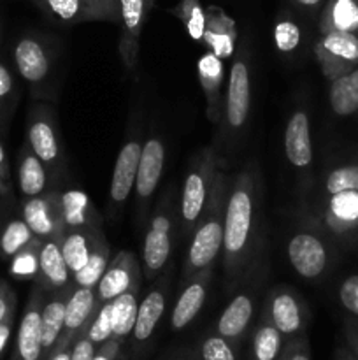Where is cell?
Instances as JSON below:
<instances>
[{"label": "cell", "instance_id": "obj_1", "mask_svg": "<svg viewBox=\"0 0 358 360\" xmlns=\"http://www.w3.org/2000/svg\"><path fill=\"white\" fill-rule=\"evenodd\" d=\"M262 183L255 164L239 171L228 185L223 227V260L227 287H234L253 266L260 245Z\"/></svg>", "mask_w": 358, "mask_h": 360}, {"label": "cell", "instance_id": "obj_2", "mask_svg": "<svg viewBox=\"0 0 358 360\" xmlns=\"http://www.w3.org/2000/svg\"><path fill=\"white\" fill-rule=\"evenodd\" d=\"M228 179L227 172H218L214 179V186L211 190L209 200L206 204L199 224L192 232L188 252H186L185 264L181 271V281H188L193 274L206 267H214V262L220 257L223 248V227H225V210H227L228 197Z\"/></svg>", "mask_w": 358, "mask_h": 360}, {"label": "cell", "instance_id": "obj_3", "mask_svg": "<svg viewBox=\"0 0 358 360\" xmlns=\"http://www.w3.org/2000/svg\"><path fill=\"white\" fill-rule=\"evenodd\" d=\"M218 172H220V160H218L214 148H204L200 153L193 157L188 172H186L181 202H179V218H181L179 232L183 238L192 234L195 225L199 224Z\"/></svg>", "mask_w": 358, "mask_h": 360}, {"label": "cell", "instance_id": "obj_4", "mask_svg": "<svg viewBox=\"0 0 358 360\" xmlns=\"http://www.w3.org/2000/svg\"><path fill=\"white\" fill-rule=\"evenodd\" d=\"M171 195L160 200L154 213L144 232L142 245V269L146 280H154L168 264L172 252V225H174V213H172Z\"/></svg>", "mask_w": 358, "mask_h": 360}, {"label": "cell", "instance_id": "obj_5", "mask_svg": "<svg viewBox=\"0 0 358 360\" xmlns=\"http://www.w3.org/2000/svg\"><path fill=\"white\" fill-rule=\"evenodd\" d=\"M58 137V127L51 108L35 105L28 116L27 144L51 174L62 167L63 153Z\"/></svg>", "mask_w": 358, "mask_h": 360}, {"label": "cell", "instance_id": "obj_6", "mask_svg": "<svg viewBox=\"0 0 358 360\" xmlns=\"http://www.w3.org/2000/svg\"><path fill=\"white\" fill-rule=\"evenodd\" d=\"M251 108V72L244 46L232 62L228 74L227 95H225V122L230 132H239L246 125Z\"/></svg>", "mask_w": 358, "mask_h": 360}, {"label": "cell", "instance_id": "obj_7", "mask_svg": "<svg viewBox=\"0 0 358 360\" xmlns=\"http://www.w3.org/2000/svg\"><path fill=\"white\" fill-rule=\"evenodd\" d=\"M165 167V144L158 136L147 137L142 143V151L139 158V169L135 178V206L139 227L146 221L147 206L154 195Z\"/></svg>", "mask_w": 358, "mask_h": 360}, {"label": "cell", "instance_id": "obj_8", "mask_svg": "<svg viewBox=\"0 0 358 360\" xmlns=\"http://www.w3.org/2000/svg\"><path fill=\"white\" fill-rule=\"evenodd\" d=\"M263 320L276 327L284 340L297 338L305 326V306L302 299L290 287H274L263 306Z\"/></svg>", "mask_w": 358, "mask_h": 360}, {"label": "cell", "instance_id": "obj_9", "mask_svg": "<svg viewBox=\"0 0 358 360\" xmlns=\"http://www.w3.org/2000/svg\"><path fill=\"white\" fill-rule=\"evenodd\" d=\"M314 51L323 74L332 81L358 63V35L343 30L325 32L316 42Z\"/></svg>", "mask_w": 358, "mask_h": 360}, {"label": "cell", "instance_id": "obj_10", "mask_svg": "<svg viewBox=\"0 0 358 360\" xmlns=\"http://www.w3.org/2000/svg\"><path fill=\"white\" fill-rule=\"evenodd\" d=\"M286 257L295 273L304 280H318L329 267V250L311 231H297L286 243Z\"/></svg>", "mask_w": 358, "mask_h": 360}, {"label": "cell", "instance_id": "obj_11", "mask_svg": "<svg viewBox=\"0 0 358 360\" xmlns=\"http://www.w3.org/2000/svg\"><path fill=\"white\" fill-rule=\"evenodd\" d=\"M153 6L154 0H118V49L126 70L135 69L139 58L140 32Z\"/></svg>", "mask_w": 358, "mask_h": 360}, {"label": "cell", "instance_id": "obj_12", "mask_svg": "<svg viewBox=\"0 0 358 360\" xmlns=\"http://www.w3.org/2000/svg\"><path fill=\"white\" fill-rule=\"evenodd\" d=\"M13 56L18 74L32 88L37 90L48 83L53 69V55L44 39L32 34L23 35L14 44Z\"/></svg>", "mask_w": 358, "mask_h": 360}, {"label": "cell", "instance_id": "obj_13", "mask_svg": "<svg viewBox=\"0 0 358 360\" xmlns=\"http://www.w3.org/2000/svg\"><path fill=\"white\" fill-rule=\"evenodd\" d=\"M21 217L27 221L30 231L39 239H58L65 232V225L60 211V192L51 190L42 195L23 200Z\"/></svg>", "mask_w": 358, "mask_h": 360}, {"label": "cell", "instance_id": "obj_14", "mask_svg": "<svg viewBox=\"0 0 358 360\" xmlns=\"http://www.w3.org/2000/svg\"><path fill=\"white\" fill-rule=\"evenodd\" d=\"M44 297L46 290L35 281L30 297H28L27 308L21 316L20 327H18L13 360H44L41 333V311Z\"/></svg>", "mask_w": 358, "mask_h": 360}, {"label": "cell", "instance_id": "obj_15", "mask_svg": "<svg viewBox=\"0 0 358 360\" xmlns=\"http://www.w3.org/2000/svg\"><path fill=\"white\" fill-rule=\"evenodd\" d=\"M140 151H142V141L139 136H133L119 148L118 158H116L114 169H112L111 186H109V207H111L112 214L123 210L133 186H135Z\"/></svg>", "mask_w": 358, "mask_h": 360}, {"label": "cell", "instance_id": "obj_16", "mask_svg": "<svg viewBox=\"0 0 358 360\" xmlns=\"http://www.w3.org/2000/svg\"><path fill=\"white\" fill-rule=\"evenodd\" d=\"M137 280H140V264L137 262L135 255L128 250L119 252L114 259H111L104 276L100 278L95 287L98 304L112 301L123 292L128 290Z\"/></svg>", "mask_w": 358, "mask_h": 360}, {"label": "cell", "instance_id": "obj_17", "mask_svg": "<svg viewBox=\"0 0 358 360\" xmlns=\"http://www.w3.org/2000/svg\"><path fill=\"white\" fill-rule=\"evenodd\" d=\"M213 269L214 267H206V269L193 274L188 281H185V288L179 294L174 309L171 313L172 330H183L197 319L207 299L209 285L213 281Z\"/></svg>", "mask_w": 358, "mask_h": 360}, {"label": "cell", "instance_id": "obj_18", "mask_svg": "<svg viewBox=\"0 0 358 360\" xmlns=\"http://www.w3.org/2000/svg\"><path fill=\"white\" fill-rule=\"evenodd\" d=\"M98 308H100V304L97 301V292H95V288H74L65 306V322H63L62 336H60L55 348H72L77 334L84 327L90 326L91 319H93Z\"/></svg>", "mask_w": 358, "mask_h": 360}, {"label": "cell", "instance_id": "obj_19", "mask_svg": "<svg viewBox=\"0 0 358 360\" xmlns=\"http://www.w3.org/2000/svg\"><path fill=\"white\" fill-rule=\"evenodd\" d=\"M256 306V290L255 287L246 288L241 294L234 295L228 302L227 308L220 315L216 322V334L223 336L230 343L239 341L248 330L255 315Z\"/></svg>", "mask_w": 358, "mask_h": 360}, {"label": "cell", "instance_id": "obj_20", "mask_svg": "<svg viewBox=\"0 0 358 360\" xmlns=\"http://www.w3.org/2000/svg\"><path fill=\"white\" fill-rule=\"evenodd\" d=\"M284 155L295 169H309L312 164L311 122L304 109L291 112L284 129Z\"/></svg>", "mask_w": 358, "mask_h": 360}, {"label": "cell", "instance_id": "obj_21", "mask_svg": "<svg viewBox=\"0 0 358 360\" xmlns=\"http://www.w3.org/2000/svg\"><path fill=\"white\" fill-rule=\"evenodd\" d=\"M76 288L74 281L67 285L65 288H60L55 292H46L44 304L41 311V333H42V354L44 360L49 357L58 343L65 322V306L69 301V295Z\"/></svg>", "mask_w": 358, "mask_h": 360}, {"label": "cell", "instance_id": "obj_22", "mask_svg": "<svg viewBox=\"0 0 358 360\" xmlns=\"http://www.w3.org/2000/svg\"><path fill=\"white\" fill-rule=\"evenodd\" d=\"M46 292H55L72 283V273L63 259L58 239H44L39 248V273L35 278Z\"/></svg>", "mask_w": 358, "mask_h": 360}, {"label": "cell", "instance_id": "obj_23", "mask_svg": "<svg viewBox=\"0 0 358 360\" xmlns=\"http://www.w3.org/2000/svg\"><path fill=\"white\" fill-rule=\"evenodd\" d=\"M165 308H167V292H165L164 283H158L139 302L135 326H133L132 330V338L135 345L146 343L153 336L157 326L160 323L161 316H164Z\"/></svg>", "mask_w": 358, "mask_h": 360}, {"label": "cell", "instance_id": "obj_24", "mask_svg": "<svg viewBox=\"0 0 358 360\" xmlns=\"http://www.w3.org/2000/svg\"><path fill=\"white\" fill-rule=\"evenodd\" d=\"M60 211L65 229H100L102 220L83 190H65L60 193Z\"/></svg>", "mask_w": 358, "mask_h": 360}, {"label": "cell", "instance_id": "obj_25", "mask_svg": "<svg viewBox=\"0 0 358 360\" xmlns=\"http://www.w3.org/2000/svg\"><path fill=\"white\" fill-rule=\"evenodd\" d=\"M100 234L102 229H65L60 238V248L70 273H77L81 267L86 266L95 241Z\"/></svg>", "mask_w": 358, "mask_h": 360}, {"label": "cell", "instance_id": "obj_26", "mask_svg": "<svg viewBox=\"0 0 358 360\" xmlns=\"http://www.w3.org/2000/svg\"><path fill=\"white\" fill-rule=\"evenodd\" d=\"M211 53L223 58L232 55L235 42V23L223 13V9L211 6L206 14V34H204Z\"/></svg>", "mask_w": 358, "mask_h": 360}, {"label": "cell", "instance_id": "obj_27", "mask_svg": "<svg viewBox=\"0 0 358 360\" xmlns=\"http://www.w3.org/2000/svg\"><path fill=\"white\" fill-rule=\"evenodd\" d=\"M48 169L39 160L37 155L30 150L28 144H25L20 151V160H18V186L20 193L25 199L37 197L46 193L48 186Z\"/></svg>", "mask_w": 358, "mask_h": 360}, {"label": "cell", "instance_id": "obj_28", "mask_svg": "<svg viewBox=\"0 0 358 360\" xmlns=\"http://www.w3.org/2000/svg\"><path fill=\"white\" fill-rule=\"evenodd\" d=\"M140 297V280H137L132 287L116 299H112V338L118 341H125L132 334L135 326L137 309H139Z\"/></svg>", "mask_w": 358, "mask_h": 360}, {"label": "cell", "instance_id": "obj_29", "mask_svg": "<svg viewBox=\"0 0 358 360\" xmlns=\"http://www.w3.org/2000/svg\"><path fill=\"white\" fill-rule=\"evenodd\" d=\"M42 13L62 25H77L100 21L98 14L86 0H32Z\"/></svg>", "mask_w": 358, "mask_h": 360}, {"label": "cell", "instance_id": "obj_30", "mask_svg": "<svg viewBox=\"0 0 358 360\" xmlns=\"http://www.w3.org/2000/svg\"><path fill=\"white\" fill-rule=\"evenodd\" d=\"M199 76L207 98L209 118L218 120V111L221 104V84H223V62L214 53H206L199 60Z\"/></svg>", "mask_w": 358, "mask_h": 360}, {"label": "cell", "instance_id": "obj_31", "mask_svg": "<svg viewBox=\"0 0 358 360\" xmlns=\"http://www.w3.org/2000/svg\"><path fill=\"white\" fill-rule=\"evenodd\" d=\"M329 102L337 116H351L358 111V67L332 79Z\"/></svg>", "mask_w": 358, "mask_h": 360}, {"label": "cell", "instance_id": "obj_32", "mask_svg": "<svg viewBox=\"0 0 358 360\" xmlns=\"http://www.w3.org/2000/svg\"><path fill=\"white\" fill-rule=\"evenodd\" d=\"M109 262H111V246L105 241L104 234H100L97 238V241H95L86 266L81 267L77 273L72 274L74 285L76 287L95 288L98 285V281H100V278L104 276Z\"/></svg>", "mask_w": 358, "mask_h": 360}, {"label": "cell", "instance_id": "obj_33", "mask_svg": "<svg viewBox=\"0 0 358 360\" xmlns=\"http://www.w3.org/2000/svg\"><path fill=\"white\" fill-rule=\"evenodd\" d=\"M332 30H358V2L357 0H330L321 18V34Z\"/></svg>", "mask_w": 358, "mask_h": 360}, {"label": "cell", "instance_id": "obj_34", "mask_svg": "<svg viewBox=\"0 0 358 360\" xmlns=\"http://www.w3.org/2000/svg\"><path fill=\"white\" fill-rule=\"evenodd\" d=\"M284 347V338L274 326L262 319L253 334L251 360H277Z\"/></svg>", "mask_w": 358, "mask_h": 360}, {"label": "cell", "instance_id": "obj_35", "mask_svg": "<svg viewBox=\"0 0 358 360\" xmlns=\"http://www.w3.org/2000/svg\"><path fill=\"white\" fill-rule=\"evenodd\" d=\"M34 239V232L30 231L23 218L9 220L0 232V255L6 259H13L18 252L27 248Z\"/></svg>", "mask_w": 358, "mask_h": 360}, {"label": "cell", "instance_id": "obj_36", "mask_svg": "<svg viewBox=\"0 0 358 360\" xmlns=\"http://www.w3.org/2000/svg\"><path fill=\"white\" fill-rule=\"evenodd\" d=\"M178 16L186 25L190 37L193 41H202L206 34V11L200 6L199 0H179Z\"/></svg>", "mask_w": 358, "mask_h": 360}, {"label": "cell", "instance_id": "obj_37", "mask_svg": "<svg viewBox=\"0 0 358 360\" xmlns=\"http://www.w3.org/2000/svg\"><path fill=\"white\" fill-rule=\"evenodd\" d=\"M42 239L35 238L27 248L18 252L11 259L9 273L16 278H37L39 273V248Z\"/></svg>", "mask_w": 358, "mask_h": 360}, {"label": "cell", "instance_id": "obj_38", "mask_svg": "<svg viewBox=\"0 0 358 360\" xmlns=\"http://www.w3.org/2000/svg\"><path fill=\"white\" fill-rule=\"evenodd\" d=\"M302 32L290 16H279L274 23V44L279 53H291L300 44Z\"/></svg>", "mask_w": 358, "mask_h": 360}, {"label": "cell", "instance_id": "obj_39", "mask_svg": "<svg viewBox=\"0 0 358 360\" xmlns=\"http://www.w3.org/2000/svg\"><path fill=\"white\" fill-rule=\"evenodd\" d=\"M86 336L95 347H102L105 341L112 338V304L111 301L104 302L97 309L95 316L91 319L90 326L86 329Z\"/></svg>", "mask_w": 358, "mask_h": 360}, {"label": "cell", "instance_id": "obj_40", "mask_svg": "<svg viewBox=\"0 0 358 360\" xmlns=\"http://www.w3.org/2000/svg\"><path fill=\"white\" fill-rule=\"evenodd\" d=\"M18 102L16 79L4 62H0V123L6 122Z\"/></svg>", "mask_w": 358, "mask_h": 360}, {"label": "cell", "instance_id": "obj_41", "mask_svg": "<svg viewBox=\"0 0 358 360\" xmlns=\"http://www.w3.org/2000/svg\"><path fill=\"white\" fill-rule=\"evenodd\" d=\"M200 357L202 360H237L230 341L220 334L204 338L200 343Z\"/></svg>", "mask_w": 358, "mask_h": 360}, {"label": "cell", "instance_id": "obj_42", "mask_svg": "<svg viewBox=\"0 0 358 360\" xmlns=\"http://www.w3.org/2000/svg\"><path fill=\"white\" fill-rule=\"evenodd\" d=\"M339 301L346 311L358 316V274H351L340 283Z\"/></svg>", "mask_w": 358, "mask_h": 360}, {"label": "cell", "instance_id": "obj_43", "mask_svg": "<svg viewBox=\"0 0 358 360\" xmlns=\"http://www.w3.org/2000/svg\"><path fill=\"white\" fill-rule=\"evenodd\" d=\"M277 360H311V352H309L307 341L300 336L288 340L284 343L283 352H281Z\"/></svg>", "mask_w": 358, "mask_h": 360}, {"label": "cell", "instance_id": "obj_44", "mask_svg": "<svg viewBox=\"0 0 358 360\" xmlns=\"http://www.w3.org/2000/svg\"><path fill=\"white\" fill-rule=\"evenodd\" d=\"M86 329L88 327H84V329L77 334L76 341H74L72 345V352H70V360H91L93 355L97 354L98 348L88 340Z\"/></svg>", "mask_w": 358, "mask_h": 360}, {"label": "cell", "instance_id": "obj_45", "mask_svg": "<svg viewBox=\"0 0 358 360\" xmlns=\"http://www.w3.org/2000/svg\"><path fill=\"white\" fill-rule=\"evenodd\" d=\"M86 2L93 7L100 21L118 23V0H86Z\"/></svg>", "mask_w": 358, "mask_h": 360}, {"label": "cell", "instance_id": "obj_46", "mask_svg": "<svg viewBox=\"0 0 358 360\" xmlns=\"http://www.w3.org/2000/svg\"><path fill=\"white\" fill-rule=\"evenodd\" d=\"M14 309H16V295H14V290L6 281L0 280V322L11 311H14Z\"/></svg>", "mask_w": 358, "mask_h": 360}, {"label": "cell", "instance_id": "obj_47", "mask_svg": "<svg viewBox=\"0 0 358 360\" xmlns=\"http://www.w3.org/2000/svg\"><path fill=\"white\" fill-rule=\"evenodd\" d=\"M119 350H121V341L111 338V340L105 341L102 347H98L97 354L93 355L91 360H116L119 355Z\"/></svg>", "mask_w": 358, "mask_h": 360}, {"label": "cell", "instance_id": "obj_48", "mask_svg": "<svg viewBox=\"0 0 358 360\" xmlns=\"http://www.w3.org/2000/svg\"><path fill=\"white\" fill-rule=\"evenodd\" d=\"M14 313H16V309H14V311H11L9 315H7L6 319L0 322V357H2L4 350H6V347H7V343H9L11 334H13Z\"/></svg>", "mask_w": 358, "mask_h": 360}, {"label": "cell", "instance_id": "obj_49", "mask_svg": "<svg viewBox=\"0 0 358 360\" xmlns=\"http://www.w3.org/2000/svg\"><path fill=\"white\" fill-rule=\"evenodd\" d=\"M0 176H2V178H4V181L9 183V178H11L9 162H7L6 148H4L2 143H0Z\"/></svg>", "mask_w": 358, "mask_h": 360}, {"label": "cell", "instance_id": "obj_50", "mask_svg": "<svg viewBox=\"0 0 358 360\" xmlns=\"http://www.w3.org/2000/svg\"><path fill=\"white\" fill-rule=\"evenodd\" d=\"M70 352L72 348H55L46 360H70Z\"/></svg>", "mask_w": 358, "mask_h": 360}, {"label": "cell", "instance_id": "obj_51", "mask_svg": "<svg viewBox=\"0 0 358 360\" xmlns=\"http://www.w3.org/2000/svg\"><path fill=\"white\" fill-rule=\"evenodd\" d=\"M293 2L297 4V6H300V7H307V9H312V7L319 6L323 0H293Z\"/></svg>", "mask_w": 358, "mask_h": 360}, {"label": "cell", "instance_id": "obj_52", "mask_svg": "<svg viewBox=\"0 0 358 360\" xmlns=\"http://www.w3.org/2000/svg\"><path fill=\"white\" fill-rule=\"evenodd\" d=\"M7 193H9V183L4 181V178L0 176V197L7 195Z\"/></svg>", "mask_w": 358, "mask_h": 360}, {"label": "cell", "instance_id": "obj_53", "mask_svg": "<svg viewBox=\"0 0 358 360\" xmlns=\"http://www.w3.org/2000/svg\"><path fill=\"white\" fill-rule=\"evenodd\" d=\"M354 352H357V357H358V341H357V345H354Z\"/></svg>", "mask_w": 358, "mask_h": 360}]
</instances>
